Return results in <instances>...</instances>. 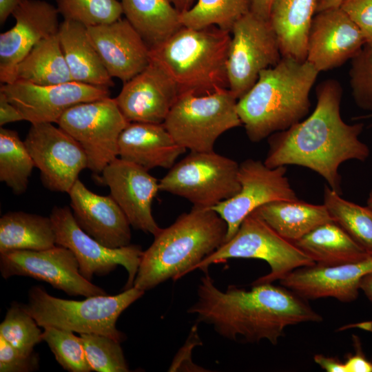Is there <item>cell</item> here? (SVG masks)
<instances>
[{"instance_id": "6da1fadb", "label": "cell", "mask_w": 372, "mask_h": 372, "mask_svg": "<svg viewBox=\"0 0 372 372\" xmlns=\"http://www.w3.org/2000/svg\"><path fill=\"white\" fill-rule=\"evenodd\" d=\"M316 93V105L307 118L267 138L269 149L264 163L272 168H308L342 194L340 166L351 160L364 162L370 155L369 146L359 138L364 124H349L342 119V87L337 80L322 81Z\"/></svg>"}, {"instance_id": "7a4b0ae2", "label": "cell", "mask_w": 372, "mask_h": 372, "mask_svg": "<svg viewBox=\"0 0 372 372\" xmlns=\"http://www.w3.org/2000/svg\"><path fill=\"white\" fill-rule=\"evenodd\" d=\"M197 288V300L187 310L199 322L211 325L220 336L235 342L278 343L286 327L318 322L322 316L305 299L272 283L252 285L250 290L229 286L225 291L214 285L207 271Z\"/></svg>"}, {"instance_id": "3957f363", "label": "cell", "mask_w": 372, "mask_h": 372, "mask_svg": "<svg viewBox=\"0 0 372 372\" xmlns=\"http://www.w3.org/2000/svg\"><path fill=\"white\" fill-rule=\"evenodd\" d=\"M319 73L307 60L289 57L262 70L254 86L237 101L248 138L259 143L303 120L309 112V94Z\"/></svg>"}, {"instance_id": "277c9868", "label": "cell", "mask_w": 372, "mask_h": 372, "mask_svg": "<svg viewBox=\"0 0 372 372\" xmlns=\"http://www.w3.org/2000/svg\"><path fill=\"white\" fill-rule=\"evenodd\" d=\"M227 231L225 221L215 210L193 206L154 236L143 253L133 287L145 291L196 270L225 242Z\"/></svg>"}, {"instance_id": "5b68a950", "label": "cell", "mask_w": 372, "mask_h": 372, "mask_svg": "<svg viewBox=\"0 0 372 372\" xmlns=\"http://www.w3.org/2000/svg\"><path fill=\"white\" fill-rule=\"evenodd\" d=\"M229 32L216 26H183L149 50L150 61L175 85L178 95L205 94L228 88L227 61Z\"/></svg>"}, {"instance_id": "8992f818", "label": "cell", "mask_w": 372, "mask_h": 372, "mask_svg": "<svg viewBox=\"0 0 372 372\" xmlns=\"http://www.w3.org/2000/svg\"><path fill=\"white\" fill-rule=\"evenodd\" d=\"M144 293L133 287L115 296L99 295L73 300L52 296L43 287L33 286L28 292V304L23 307L43 328L54 327L80 334H102L121 342L125 335L117 329L116 321Z\"/></svg>"}, {"instance_id": "52a82bcc", "label": "cell", "mask_w": 372, "mask_h": 372, "mask_svg": "<svg viewBox=\"0 0 372 372\" xmlns=\"http://www.w3.org/2000/svg\"><path fill=\"white\" fill-rule=\"evenodd\" d=\"M228 88L178 95L163 123L175 141L191 152H211L225 132L242 125L237 101Z\"/></svg>"}, {"instance_id": "ba28073f", "label": "cell", "mask_w": 372, "mask_h": 372, "mask_svg": "<svg viewBox=\"0 0 372 372\" xmlns=\"http://www.w3.org/2000/svg\"><path fill=\"white\" fill-rule=\"evenodd\" d=\"M231 258L260 259L267 262L270 272L251 285L280 281L297 268L315 265L293 242L275 231L256 211L243 220L231 238L206 257L196 269L205 271L211 264Z\"/></svg>"}, {"instance_id": "9c48e42d", "label": "cell", "mask_w": 372, "mask_h": 372, "mask_svg": "<svg viewBox=\"0 0 372 372\" xmlns=\"http://www.w3.org/2000/svg\"><path fill=\"white\" fill-rule=\"evenodd\" d=\"M238 169L236 161L214 151L191 152L159 180V189L194 207L212 208L239 192Z\"/></svg>"}, {"instance_id": "30bf717a", "label": "cell", "mask_w": 372, "mask_h": 372, "mask_svg": "<svg viewBox=\"0 0 372 372\" xmlns=\"http://www.w3.org/2000/svg\"><path fill=\"white\" fill-rule=\"evenodd\" d=\"M128 123L115 98L108 96L70 107L56 123L79 143L88 169L97 174L118 157V138Z\"/></svg>"}, {"instance_id": "8fae6325", "label": "cell", "mask_w": 372, "mask_h": 372, "mask_svg": "<svg viewBox=\"0 0 372 372\" xmlns=\"http://www.w3.org/2000/svg\"><path fill=\"white\" fill-rule=\"evenodd\" d=\"M231 33L228 89L238 100L254 86L260 72L276 65L282 54L269 21L251 11L236 22Z\"/></svg>"}, {"instance_id": "7c38bea8", "label": "cell", "mask_w": 372, "mask_h": 372, "mask_svg": "<svg viewBox=\"0 0 372 372\" xmlns=\"http://www.w3.org/2000/svg\"><path fill=\"white\" fill-rule=\"evenodd\" d=\"M50 217L56 234V245L69 249L76 258L79 272L89 281L94 275L103 276L123 266L128 273L123 290L133 287L143 253L138 245L107 247L85 233L76 223L72 209L54 207Z\"/></svg>"}, {"instance_id": "4fadbf2b", "label": "cell", "mask_w": 372, "mask_h": 372, "mask_svg": "<svg viewBox=\"0 0 372 372\" xmlns=\"http://www.w3.org/2000/svg\"><path fill=\"white\" fill-rule=\"evenodd\" d=\"M24 143L40 171L43 185L52 192L68 194L81 172L88 168L79 143L51 123L31 124Z\"/></svg>"}, {"instance_id": "5bb4252c", "label": "cell", "mask_w": 372, "mask_h": 372, "mask_svg": "<svg viewBox=\"0 0 372 372\" xmlns=\"http://www.w3.org/2000/svg\"><path fill=\"white\" fill-rule=\"evenodd\" d=\"M0 271L3 278L14 276L33 278L69 296L87 298L107 294L81 276L74 254L60 245L40 251L16 250L0 254Z\"/></svg>"}, {"instance_id": "9a60e30c", "label": "cell", "mask_w": 372, "mask_h": 372, "mask_svg": "<svg viewBox=\"0 0 372 372\" xmlns=\"http://www.w3.org/2000/svg\"><path fill=\"white\" fill-rule=\"evenodd\" d=\"M238 180L239 192L211 208L227 224L225 242L234 236L243 220L260 206L278 200H298L287 176L286 166L272 168L261 161L247 158L239 164Z\"/></svg>"}, {"instance_id": "2e32d148", "label": "cell", "mask_w": 372, "mask_h": 372, "mask_svg": "<svg viewBox=\"0 0 372 372\" xmlns=\"http://www.w3.org/2000/svg\"><path fill=\"white\" fill-rule=\"evenodd\" d=\"M0 92L18 109L23 120L31 124L56 123L70 107L110 96L109 88L73 81L40 85L16 80L1 85Z\"/></svg>"}, {"instance_id": "e0dca14e", "label": "cell", "mask_w": 372, "mask_h": 372, "mask_svg": "<svg viewBox=\"0 0 372 372\" xmlns=\"http://www.w3.org/2000/svg\"><path fill=\"white\" fill-rule=\"evenodd\" d=\"M56 7L43 0H28L12 13L15 24L0 34V81H16L19 63L40 41L58 33Z\"/></svg>"}, {"instance_id": "ac0fdd59", "label": "cell", "mask_w": 372, "mask_h": 372, "mask_svg": "<svg viewBox=\"0 0 372 372\" xmlns=\"http://www.w3.org/2000/svg\"><path fill=\"white\" fill-rule=\"evenodd\" d=\"M100 180L108 186L110 196L126 215L131 226L156 235L161 227L152 211L160 191L159 181L148 170L119 157L102 171Z\"/></svg>"}, {"instance_id": "d6986e66", "label": "cell", "mask_w": 372, "mask_h": 372, "mask_svg": "<svg viewBox=\"0 0 372 372\" xmlns=\"http://www.w3.org/2000/svg\"><path fill=\"white\" fill-rule=\"evenodd\" d=\"M365 45L362 32L339 7L316 12L307 45L306 60L319 72L351 59Z\"/></svg>"}, {"instance_id": "ffe728a7", "label": "cell", "mask_w": 372, "mask_h": 372, "mask_svg": "<svg viewBox=\"0 0 372 372\" xmlns=\"http://www.w3.org/2000/svg\"><path fill=\"white\" fill-rule=\"evenodd\" d=\"M372 272V253L361 259L336 266L313 265L297 268L280 280L281 285L304 299L333 298L351 302L359 295L360 282Z\"/></svg>"}, {"instance_id": "44dd1931", "label": "cell", "mask_w": 372, "mask_h": 372, "mask_svg": "<svg viewBox=\"0 0 372 372\" xmlns=\"http://www.w3.org/2000/svg\"><path fill=\"white\" fill-rule=\"evenodd\" d=\"M87 29L112 78L125 83L149 64V45L126 19L87 26Z\"/></svg>"}, {"instance_id": "7402d4cb", "label": "cell", "mask_w": 372, "mask_h": 372, "mask_svg": "<svg viewBox=\"0 0 372 372\" xmlns=\"http://www.w3.org/2000/svg\"><path fill=\"white\" fill-rule=\"evenodd\" d=\"M178 96L177 89L156 64H149L124 83L115 98L130 122L163 124Z\"/></svg>"}, {"instance_id": "603a6c76", "label": "cell", "mask_w": 372, "mask_h": 372, "mask_svg": "<svg viewBox=\"0 0 372 372\" xmlns=\"http://www.w3.org/2000/svg\"><path fill=\"white\" fill-rule=\"evenodd\" d=\"M68 194L74 219L85 233L109 248L130 245L131 225L110 195L92 192L79 179Z\"/></svg>"}, {"instance_id": "cb8c5ba5", "label": "cell", "mask_w": 372, "mask_h": 372, "mask_svg": "<svg viewBox=\"0 0 372 372\" xmlns=\"http://www.w3.org/2000/svg\"><path fill=\"white\" fill-rule=\"evenodd\" d=\"M186 150L175 141L163 124L130 122L118 143L120 158L147 170L155 167L169 169Z\"/></svg>"}, {"instance_id": "d4e9b609", "label": "cell", "mask_w": 372, "mask_h": 372, "mask_svg": "<svg viewBox=\"0 0 372 372\" xmlns=\"http://www.w3.org/2000/svg\"><path fill=\"white\" fill-rule=\"evenodd\" d=\"M57 34L73 81L105 88L114 86L90 39L87 26L63 20Z\"/></svg>"}, {"instance_id": "484cf974", "label": "cell", "mask_w": 372, "mask_h": 372, "mask_svg": "<svg viewBox=\"0 0 372 372\" xmlns=\"http://www.w3.org/2000/svg\"><path fill=\"white\" fill-rule=\"evenodd\" d=\"M317 0H273L269 21L278 41L282 57L306 61L309 29Z\"/></svg>"}, {"instance_id": "4316f807", "label": "cell", "mask_w": 372, "mask_h": 372, "mask_svg": "<svg viewBox=\"0 0 372 372\" xmlns=\"http://www.w3.org/2000/svg\"><path fill=\"white\" fill-rule=\"evenodd\" d=\"M254 211L280 236L291 242L317 227L333 221L323 203L315 205L299 199L271 201Z\"/></svg>"}, {"instance_id": "83f0119b", "label": "cell", "mask_w": 372, "mask_h": 372, "mask_svg": "<svg viewBox=\"0 0 372 372\" xmlns=\"http://www.w3.org/2000/svg\"><path fill=\"white\" fill-rule=\"evenodd\" d=\"M293 243L321 266L355 262L368 253L334 221L317 227Z\"/></svg>"}, {"instance_id": "f1b7e54d", "label": "cell", "mask_w": 372, "mask_h": 372, "mask_svg": "<svg viewBox=\"0 0 372 372\" xmlns=\"http://www.w3.org/2000/svg\"><path fill=\"white\" fill-rule=\"evenodd\" d=\"M56 234L50 217L10 211L0 218V254L54 247Z\"/></svg>"}, {"instance_id": "f546056e", "label": "cell", "mask_w": 372, "mask_h": 372, "mask_svg": "<svg viewBox=\"0 0 372 372\" xmlns=\"http://www.w3.org/2000/svg\"><path fill=\"white\" fill-rule=\"evenodd\" d=\"M125 19L149 48L183 27L180 13L171 0H121Z\"/></svg>"}, {"instance_id": "4dcf8cb0", "label": "cell", "mask_w": 372, "mask_h": 372, "mask_svg": "<svg viewBox=\"0 0 372 372\" xmlns=\"http://www.w3.org/2000/svg\"><path fill=\"white\" fill-rule=\"evenodd\" d=\"M16 80L40 85L72 81L58 34L37 43L16 69Z\"/></svg>"}, {"instance_id": "1f68e13d", "label": "cell", "mask_w": 372, "mask_h": 372, "mask_svg": "<svg viewBox=\"0 0 372 372\" xmlns=\"http://www.w3.org/2000/svg\"><path fill=\"white\" fill-rule=\"evenodd\" d=\"M323 204L333 221L366 251L372 253V209L343 198L328 185L324 187Z\"/></svg>"}, {"instance_id": "d6a6232c", "label": "cell", "mask_w": 372, "mask_h": 372, "mask_svg": "<svg viewBox=\"0 0 372 372\" xmlns=\"http://www.w3.org/2000/svg\"><path fill=\"white\" fill-rule=\"evenodd\" d=\"M34 161L18 133L0 128V180L14 194L25 192Z\"/></svg>"}, {"instance_id": "836d02e7", "label": "cell", "mask_w": 372, "mask_h": 372, "mask_svg": "<svg viewBox=\"0 0 372 372\" xmlns=\"http://www.w3.org/2000/svg\"><path fill=\"white\" fill-rule=\"evenodd\" d=\"M252 0H197L180 13L183 26L202 29L216 26L231 32L234 25L251 11Z\"/></svg>"}, {"instance_id": "e575fe53", "label": "cell", "mask_w": 372, "mask_h": 372, "mask_svg": "<svg viewBox=\"0 0 372 372\" xmlns=\"http://www.w3.org/2000/svg\"><path fill=\"white\" fill-rule=\"evenodd\" d=\"M56 8L63 20L94 26L111 23L123 14L118 0H56Z\"/></svg>"}, {"instance_id": "d590c367", "label": "cell", "mask_w": 372, "mask_h": 372, "mask_svg": "<svg viewBox=\"0 0 372 372\" xmlns=\"http://www.w3.org/2000/svg\"><path fill=\"white\" fill-rule=\"evenodd\" d=\"M23 304L13 303L0 324V336L25 354L34 353L36 344L43 341L42 331Z\"/></svg>"}, {"instance_id": "8d00e7d4", "label": "cell", "mask_w": 372, "mask_h": 372, "mask_svg": "<svg viewBox=\"0 0 372 372\" xmlns=\"http://www.w3.org/2000/svg\"><path fill=\"white\" fill-rule=\"evenodd\" d=\"M42 340L54 354L57 362L70 372H90L81 337L73 331L54 327H43Z\"/></svg>"}, {"instance_id": "74e56055", "label": "cell", "mask_w": 372, "mask_h": 372, "mask_svg": "<svg viewBox=\"0 0 372 372\" xmlns=\"http://www.w3.org/2000/svg\"><path fill=\"white\" fill-rule=\"evenodd\" d=\"M87 360L96 372H127L129 368L117 340L102 334H80Z\"/></svg>"}, {"instance_id": "f35d334b", "label": "cell", "mask_w": 372, "mask_h": 372, "mask_svg": "<svg viewBox=\"0 0 372 372\" xmlns=\"http://www.w3.org/2000/svg\"><path fill=\"white\" fill-rule=\"evenodd\" d=\"M349 78L355 104L372 112V46L365 44L351 59Z\"/></svg>"}, {"instance_id": "ab89813d", "label": "cell", "mask_w": 372, "mask_h": 372, "mask_svg": "<svg viewBox=\"0 0 372 372\" xmlns=\"http://www.w3.org/2000/svg\"><path fill=\"white\" fill-rule=\"evenodd\" d=\"M38 369L37 353H23L0 336L1 372H30Z\"/></svg>"}, {"instance_id": "60d3db41", "label": "cell", "mask_w": 372, "mask_h": 372, "mask_svg": "<svg viewBox=\"0 0 372 372\" xmlns=\"http://www.w3.org/2000/svg\"><path fill=\"white\" fill-rule=\"evenodd\" d=\"M340 8L360 29L365 44L372 46V0H344Z\"/></svg>"}, {"instance_id": "b9f144b4", "label": "cell", "mask_w": 372, "mask_h": 372, "mask_svg": "<svg viewBox=\"0 0 372 372\" xmlns=\"http://www.w3.org/2000/svg\"><path fill=\"white\" fill-rule=\"evenodd\" d=\"M197 325L192 327L187 340L182 348L179 350L174 358L170 367L169 371H201L200 367L196 365L192 360V349L195 345L200 342L198 335Z\"/></svg>"}, {"instance_id": "7bdbcfd3", "label": "cell", "mask_w": 372, "mask_h": 372, "mask_svg": "<svg viewBox=\"0 0 372 372\" xmlns=\"http://www.w3.org/2000/svg\"><path fill=\"white\" fill-rule=\"evenodd\" d=\"M355 352L350 354L344 362L346 372H372V361L363 353L359 338L353 335Z\"/></svg>"}, {"instance_id": "ee69618b", "label": "cell", "mask_w": 372, "mask_h": 372, "mask_svg": "<svg viewBox=\"0 0 372 372\" xmlns=\"http://www.w3.org/2000/svg\"><path fill=\"white\" fill-rule=\"evenodd\" d=\"M24 121L18 109L8 100L7 96L0 92V125L7 123Z\"/></svg>"}, {"instance_id": "f6af8a7d", "label": "cell", "mask_w": 372, "mask_h": 372, "mask_svg": "<svg viewBox=\"0 0 372 372\" xmlns=\"http://www.w3.org/2000/svg\"><path fill=\"white\" fill-rule=\"evenodd\" d=\"M359 287L360 290L363 291L367 299L372 303V272L367 273L361 279ZM352 327H358L365 330L372 331V321L344 325L340 327L339 330L343 331Z\"/></svg>"}, {"instance_id": "bcb514c9", "label": "cell", "mask_w": 372, "mask_h": 372, "mask_svg": "<svg viewBox=\"0 0 372 372\" xmlns=\"http://www.w3.org/2000/svg\"><path fill=\"white\" fill-rule=\"evenodd\" d=\"M313 360L327 372H346L344 362L338 358L316 354L313 357Z\"/></svg>"}, {"instance_id": "7dc6e473", "label": "cell", "mask_w": 372, "mask_h": 372, "mask_svg": "<svg viewBox=\"0 0 372 372\" xmlns=\"http://www.w3.org/2000/svg\"><path fill=\"white\" fill-rule=\"evenodd\" d=\"M26 1L28 0H0V23L3 24L8 17Z\"/></svg>"}, {"instance_id": "c3c4849f", "label": "cell", "mask_w": 372, "mask_h": 372, "mask_svg": "<svg viewBox=\"0 0 372 372\" xmlns=\"http://www.w3.org/2000/svg\"><path fill=\"white\" fill-rule=\"evenodd\" d=\"M273 1V0H252L251 12L264 19L269 20Z\"/></svg>"}, {"instance_id": "681fc988", "label": "cell", "mask_w": 372, "mask_h": 372, "mask_svg": "<svg viewBox=\"0 0 372 372\" xmlns=\"http://www.w3.org/2000/svg\"><path fill=\"white\" fill-rule=\"evenodd\" d=\"M344 0H317L316 12L339 8Z\"/></svg>"}, {"instance_id": "f907efd6", "label": "cell", "mask_w": 372, "mask_h": 372, "mask_svg": "<svg viewBox=\"0 0 372 372\" xmlns=\"http://www.w3.org/2000/svg\"><path fill=\"white\" fill-rule=\"evenodd\" d=\"M173 5L181 13L189 8H190L193 4L194 0H171Z\"/></svg>"}, {"instance_id": "816d5d0a", "label": "cell", "mask_w": 372, "mask_h": 372, "mask_svg": "<svg viewBox=\"0 0 372 372\" xmlns=\"http://www.w3.org/2000/svg\"><path fill=\"white\" fill-rule=\"evenodd\" d=\"M366 205L372 209V190L370 192L366 200Z\"/></svg>"}]
</instances>
